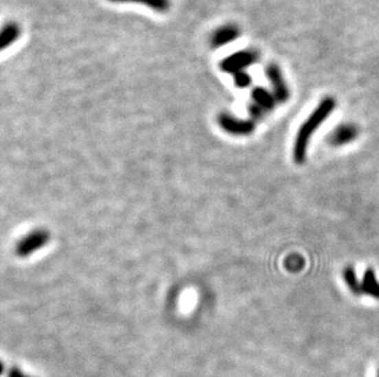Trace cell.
Listing matches in <instances>:
<instances>
[{
    "instance_id": "cell-10",
    "label": "cell",
    "mask_w": 379,
    "mask_h": 377,
    "mask_svg": "<svg viewBox=\"0 0 379 377\" xmlns=\"http://www.w3.org/2000/svg\"><path fill=\"white\" fill-rule=\"evenodd\" d=\"M361 289L363 294H367L369 297L379 300V282L373 270H367L365 272L361 282Z\"/></svg>"
},
{
    "instance_id": "cell-3",
    "label": "cell",
    "mask_w": 379,
    "mask_h": 377,
    "mask_svg": "<svg viewBox=\"0 0 379 377\" xmlns=\"http://www.w3.org/2000/svg\"><path fill=\"white\" fill-rule=\"evenodd\" d=\"M217 122H219L221 129L226 131L228 134H231V135H250L255 129V120H252V119H249V120L238 119L231 115V114H227V113L220 114Z\"/></svg>"
},
{
    "instance_id": "cell-2",
    "label": "cell",
    "mask_w": 379,
    "mask_h": 377,
    "mask_svg": "<svg viewBox=\"0 0 379 377\" xmlns=\"http://www.w3.org/2000/svg\"><path fill=\"white\" fill-rule=\"evenodd\" d=\"M259 52L255 49H246L235 53L232 56H227L220 62L221 70L225 73H235L244 71L246 69L255 65L259 60Z\"/></svg>"
},
{
    "instance_id": "cell-7",
    "label": "cell",
    "mask_w": 379,
    "mask_h": 377,
    "mask_svg": "<svg viewBox=\"0 0 379 377\" xmlns=\"http://www.w3.org/2000/svg\"><path fill=\"white\" fill-rule=\"evenodd\" d=\"M357 135H358V129L356 125L343 124L333 131V134L329 137V141L334 146H344L355 140Z\"/></svg>"
},
{
    "instance_id": "cell-15",
    "label": "cell",
    "mask_w": 379,
    "mask_h": 377,
    "mask_svg": "<svg viewBox=\"0 0 379 377\" xmlns=\"http://www.w3.org/2000/svg\"><path fill=\"white\" fill-rule=\"evenodd\" d=\"M8 377H30L28 375H25L23 372H20L19 369H12L9 374H8Z\"/></svg>"
},
{
    "instance_id": "cell-11",
    "label": "cell",
    "mask_w": 379,
    "mask_h": 377,
    "mask_svg": "<svg viewBox=\"0 0 379 377\" xmlns=\"http://www.w3.org/2000/svg\"><path fill=\"white\" fill-rule=\"evenodd\" d=\"M113 3H138L147 6L155 12H164L170 9V0H109Z\"/></svg>"
},
{
    "instance_id": "cell-16",
    "label": "cell",
    "mask_w": 379,
    "mask_h": 377,
    "mask_svg": "<svg viewBox=\"0 0 379 377\" xmlns=\"http://www.w3.org/2000/svg\"><path fill=\"white\" fill-rule=\"evenodd\" d=\"M3 370H4V366H3V364H1V363H0V374H1V372H3Z\"/></svg>"
},
{
    "instance_id": "cell-4",
    "label": "cell",
    "mask_w": 379,
    "mask_h": 377,
    "mask_svg": "<svg viewBox=\"0 0 379 377\" xmlns=\"http://www.w3.org/2000/svg\"><path fill=\"white\" fill-rule=\"evenodd\" d=\"M266 73L268 79L272 84V93L275 97L277 103H285V102L289 101V86L285 81L281 69L279 68L277 64H269L266 67Z\"/></svg>"
},
{
    "instance_id": "cell-9",
    "label": "cell",
    "mask_w": 379,
    "mask_h": 377,
    "mask_svg": "<svg viewBox=\"0 0 379 377\" xmlns=\"http://www.w3.org/2000/svg\"><path fill=\"white\" fill-rule=\"evenodd\" d=\"M20 32L21 30L17 23H6V26L0 30V52L10 47L20 37Z\"/></svg>"
},
{
    "instance_id": "cell-14",
    "label": "cell",
    "mask_w": 379,
    "mask_h": 377,
    "mask_svg": "<svg viewBox=\"0 0 379 377\" xmlns=\"http://www.w3.org/2000/svg\"><path fill=\"white\" fill-rule=\"evenodd\" d=\"M233 80H235V84L239 89H246V87H248L249 84H252V79L246 71L235 73Z\"/></svg>"
},
{
    "instance_id": "cell-12",
    "label": "cell",
    "mask_w": 379,
    "mask_h": 377,
    "mask_svg": "<svg viewBox=\"0 0 379 377\" xmlns=\"http://www.w3.org/2000/svg\"><path fill=\"white\" fill-rule=\"evenodd\" d=\"M344 279H345L347 287L350 288L351 292L356 295L362 294L361 289V283L357 279L356 272L354 270V267H346L344 270Z\"/></svg>"
},
{
    "instance_id": "cell-6",
    "label": "cell",
    "mask_w": 379,
    "mask_h": 377,
    "mask_svg": "<svg viewBox=\"0 0 379 377\" xmlns=\"http://www.w3.org/2000/svg\"><path fill=\"white\" fill-rule=\"evenodd\" d=\"M239 34H241V31L236 25H231V23L225 25L219 30H216L215 32L213 34L210 43L213 48H220V47H224L233 41L237 40Z\"/></svg>"
},
{
    "instance_id": "cell-1",
    "label": "cell",
    "mask_w": 379,
    "mask_h": 377,
    "mask_svg": "<svg viewBox=\"0 0 379 377\" xmlns=\"http://www.w3.org/2000/svg\"><path fill=\"white\" fill-rule=\"evenodd\" d=\"M335 107H336V101L334 98L325 97L318 104L314 112L312 113L306 122L302 124L296 136L294 147V158L297 163H303L306 161L307 148L312 135L328 119L329 115L334 112Z\"/></svg>"
},
{
    "instance_id": "cell-17",
    "label": "cell",
    "mask_w": 379,
    "mask_h": 377,
    "mask_svg": "<svg viewBox=\"0 0 379 377\" xmlns=\"http://www.w3.org/2000/svg\"><path fill=\"white\" fill-rule=\"evenodd\" d=\"M378 377H379V374H378Z\"/></svg>"
},
{
    "instance_id": "cell-5",
    "label": "cell",
    "mask_w": 379,
    "mask_h": 377,
    "mask_svg": "<svg viewBox=\"0 0 379 377\" xmlns=\"http://www.w3.org/2000/svg\"><path fill=\"white\" fill-rule=\"evenodd\" d=\"M47 242H48V234L45 231H34L17 245V253L20 256H28L36 250H40Z\"/></svg>"
},
{
    "instance_id": "cell-8",
    "label": "cell",
    "mask_w": 379,
    "mask_h": 377,
    "mask_svg": "<svg viewBox=\"0 0 379 377\" xmlns=\"http://www.w3.org/2000/svg\"><path fill=\"white\" fill-rule=\"evenodd\" d=\"M252 103H255V106H258L263 111L269 113L275 108L277 102L272 92H269L266 89H261V87H257L252 91Z\"/></svg>"
},
{
    "instance_id": "cell-13",
    "label": "cell",
    "mask_w": 379,
    "mask_h": 377,
    "mask_svg": "<svg viewBox=\"0 0 379 377\" xmlns=\"http://www.w3.org/2000/svg\"><path fill=\"white\" fill-rule=\"evenodd\" d=\"M285 267L290 272H300L305 267V259L297 253L290 255L289 258L285 260Z\"/></svg>"
}]
</instances>
